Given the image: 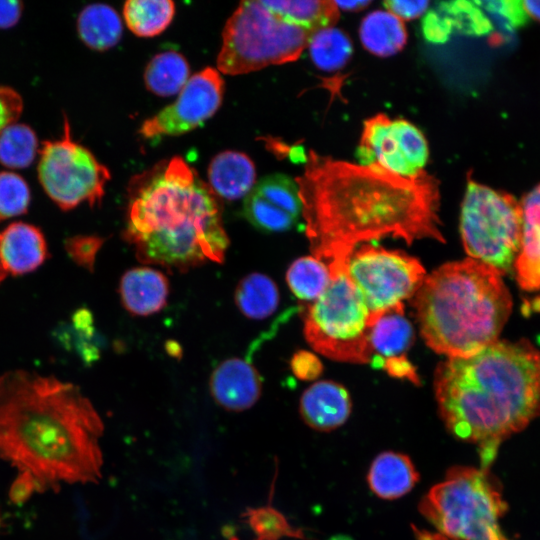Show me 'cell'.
<instances>
[{"label":"cell","instance_id":"cell-1","mask_svg":"<svg viewBox=\"0 0 540 540\" xmlns=\"http://www.w3.org/2000/svg\"><path fill=\"white\" fill-rule=\"evenodd\" d=\"M295 182L311 252L329 268L347 267L360 243L385 237L445 242L440 182L425 170L404 177L310 150Z\"/></svg>","mask_w":540,"mask_h":540},{"label":"cell","instance_id":"cell-2","mask_svg":"<svg viewBox=\"0 0 540 540\" xmlns=\"http://www.w3.org/2000/svg\"><path fill=\"white\" fill-rule=\"evenodd\" d=\"M103 432L77 386L23 370L0 377V460L18 472L16 501L64 483L98 482Z\"/></svg>","mask_w":540,"mask_h":540},{"label":"cell","instance_id":"cell-3","mask_svg":"<svg viewBox=\"0 0 540 540\" xmlns=\"http://www.w3.org/2000/svg\"><path fill=\"white\" fill-rule=\"evenodd\" d=\"M439 413L457 439L476 445L488 470L500 444L540 416V352L527 339L497 340L434 372Z\"/></svg>","mask_w":540,"mask_h":540},{"label":"cell","instance_id":"cell-4","mask_svg":"<svg viewBox=\"0 0 540 540\" xmlns=\"http://www.w3.org/2000/svg\"><path fill=\"white\" fill-rule=\"evenodd\" d=\"M125 236L140 261L178 269L222 263L229 245L215 194L178 156L131 180Z\"/></svg>","mask_w":540,"mask_h":540},{"label":"cell","instance_id":"cell-5","mask_svg":"<svg viewBox=\"0 0 540 540\" xmlns=\"http://www.w3.org/2000/svg\"><path fill=\"white\" fill-rule=\"evenodd\" d=\"M412 303L425 343L448 358L470 357L496 342L512 311L502 275L469 257L426 275Z\"/></svg>","mask_w":540,"mask_h":540},{"label":"cell","instance_id":"cell-6","mask_svg":"<svg viewBox=\"0 0 540 540\" xmlns=\"http://www.w3.org/2000/svg\"><path fill=\"white\" fill-rule=\"evenodd\" d=\"M418 510L433 531L416 529L417 540H509L499 525L507 503L486 469L452 466Z\"/></svg>","mask_w":540,"mask_h":540},{"label":"cell","instance_id":"cell-7","mask_svg":"<svg viewBox=\"0 0 540 540\" xmlns=\"http://www.w3.org/2000/svg\"><path fill=\"white\" fill-rule=\"evenodd\" d=\"M311 33L271 11L262 0L242 1L225 24L218 71L241 75L297 60Z\"/></svg>","mask_w":540,"mask_h":540},{"label":"cell","instance_id":"cell-8","mask_svg":"<svg viewBox=\"0 0 540 540\" xmlns=\"http://www.w3.org/2000/svg\"><path fill=\"white\" fill-rule=\"evenodd\" d=\"M323 294L308 308L304 335L321 355L340 362L370 364V312L347 268L329 270Z\"/></svg>","mask_w":540,"mask_h":540},{"label":"cell","instance_id":"cell-9","mask_svg":"<svg viewBox=\"0 0 540 540\" xmlns=\"http://www.w3.org/2000/svg\"><path fill=\"white\" fill-rule=\"evenodd\" d=\"M521 232L520 201L469 179L460 213V234L469 258L491 266L502 276L513 274Z\"/></svg>","mask_w":540,"mask_h":540},{"label":"cell","instance_id":"cell-10","mask_svg":"<svg viewBox=\"0 0 540 540\" xmlns=\"http://www.w3.org/2000/svg\"><path fill=\"white\" fill-rule=\"evenodd\" d=\"M38 176L45 192L63 210L83 202L91 207L100 203L110 179L108 169L71 138L66 118L62 137L43 144Z\"/></svg>","mask_w":540,"mask_h":540},{"label":"cell","instance_id":"cell-11","mask_svg":"<svg viewBox=\"0 0 540 540\" xmlns=\"http://www.w3.org/2000/svg\"><path fill=\"white\" fill-rule=\"evenodd\" d=\"M347 273L370 314L380 313L413 297L426 271L403 251L363 244L351 254Z\"/></svg>","mask_w":540,"mask_h":540},{"label":"cell","instance_id":"cell-12","mask_svg":"<svg viewBox=\"0 0 540 540\" xmlns=\"http://www.w3.org/2000/svg\"><path fill=\"white\" fill-rule=\"evenodd\" d=\"M356 155L360 165H378L411 177L424 170L428 145L412 123L379 113L364 122Z\"/></svg>","mask_w":540,"mask_h":540},{"label":"cell","instance_id":"cell-13","mask_svg":"<svg viewBox=\"0 0 540 540\" xmlns=\"http://www.w3.org/2000/svg\"><path fill=\"white\" fill-rule=\"evenodd\" d=\"M223 91L219 71L207 67L188 79L174 103L145 120L139 133L146 139L187 133L215 114Z\"/></svg>","mask_w":540,"mask_h":540},{"label":"cell","instance_id":"cell-14","mask_svg":"<svg viewBox=\"0 0 540 540\" xmlns=\"http://www.w3.org/2000/svg\"><path fill=\"white\" fill-rule=\"evenodd\" d=\"M243 214L253 226L264 232L292 229L302 217L295 180L284 174L262 178L245 197Z\"/></svg>","mask_w":540,"mask_h":540},{"label":"cell","instance_id":"cell-15","mask_svg":"<svg viewBox=\"0 0 540 540\" xmlns=\"http://www.w3.org/2000/svg\"><path fill=\"white\" fill-rule=\"evenodd\" d=\"M370 364L383 368L393 377L405 378L419 384L415 367L406 357L414 340L411 323L404 316V305L399 303L380 313L370 314Z\"/></svg>","mask_w":540,"mask_h":540},{"label":"cell","instance_id":"cell-16","mask_svg":"<svg viewBox=\"0 0 540 540\" xmlns=\"http://www.w3.org/2000/svg\"><path fill=\"white\" fill-rule=\"evenodd\" d=\"M210 390L216 402L225 409L246 410L260 397V375L248 361L231 358L213 371Z\"/></svg>","mask_w":540,"mask_h":540},{"label":"cell","instance_id":"cell-17","mask_svg":"<svg viewBox=\"0 0 540 540\" xmlns=\"http://www.w3.org/2000/svg\"><path fill=\"white\" fill-rule=\"evenodd\" d=\"M522 212L521 244L513 275L521 289H540V183L520 201Z\"/></svg>","mask_w":540,"mask_h":540},{"label":"cell","instance_id":"cell-18","mask_svg":"<svg viewBox=\"0 0 540 540\" xmlns=\"http://www.w3.org/2000/svg\"><path fill=\"white\" fill-rule=\"evenodd\" d=\"M351 398L342 385L320 381L301 396L299 410L304 422L317 431L329 432L343 425L351 414Z\"/></svg>","mask_w":540,"mask_h":540},{"label":"cell","instance_id":"cell-19","mask_svg":"<svg viewBox=\"0 0 540 540\" xmlns=\"http://www.w3.org/2000/svg\"><path fill=\"white\" fill-rule=\"evenodd\" d=\"M46 256V241L37 227L15 222L0 233V264L6 273L31 272L44 262Z\"/></svg>","mask_w":540,"mask_h":540},{"label":"cell","instance_id":"cell-20","mask_svg":"<svg viewBox=\"0 0 540 540\" xmlns=\"http://www.w3.org/2000/svg\"><path fill=\"white\" fill-rule=\"evenodd\" d=\"M168 293L167 278L149 267L132 268L121 278V301L134 315L146 316L160 311L166 305Z\"/></svg>","mask_w":540,"mask_h":540},{"label":"cell","instance_id":"cell-21","mask_svg":"<svg viewBox=\"0 0 540 540\" xmlns=\"http://www.w3.org/2000/svg\"><path fill=\"white\" fill-rule=\"evenodd\" d=\"M419 478L410 457L395 451H385L377 455L367 474L371 491L385 500H394L406 495L414 488Z\"/></svg>","mask_w":540,"mask_h":540},{"label":"cell","instance_id":"cell-22","mask_svg":"<svg viewBox=\"0 0 540 540\" xmlns=\"http://www.w3.org/2000/svg\"><path fill=\"white\" fill-rule=\"evenodd\" d=\"M208 179L215 195L226 200H237L246 197L255 186V165L242 152L223 151L210 162Z\"/></svg>","mask_w":540,"mask_h":540},{"label":"cell","instance_id":"cell-23","mask_svg":"<svg viewBox=\"0 0 540 540\" xmlns=\"http://www.w3.org/2000/svg\"><path fill=\"white\" fill-rule=\"evenodd\" d=\"M359 35L363 46L380 57L396 54L407 42L403 21L389 11L369 13L361 22Z\"/></svg>","mask_w":540,"mask_h":540},{"label":"cell","instance_id":"cell-24","mask_svg":"<svg viewBox=\"0 0 540 540\" xmlns=\"http://www.w3.org/2000/svg\"><path fill=\"white\" fill-rule=\"evenodd\" d=\"M77 30L80 39L91 49L104 51L114 47L122 36L118 13L106 4H91L79 14Z\"/></svg>","mask_w":540,"mask_h":540},{"label":"cell","instance_id":"cell-25","mask_svg":"<svg viewBox=\"0 0 540 540\" xmlns=\"http://www.w3.org/2000/svg\"><path fill=\"white\" fill-rule=\"evenodd\" d=\"M263 3L282 19L300 26L310 33L332 27L339 18L335 1L328 0H262Z\"/></svg>","mask_w":540,"mask_h":540},{"label":"cell","instance_id":"cell-26","mask_svg":"<svg viewBox=\"0 0 540 540\" xmlns=\"http://www.w3.org/2000/svg\"><path fill=\"white\" fill-rule=\"evenodd\" d=\"M280 295L275 282L258 272L245 276L235 291V302L246 317L262 320L278 308Z\"/></svg>","mask_w":540,"mask_h":540},{"label":"cell","instance_id":"cell-27","mask_svg":"<svg viewBox=\"0 0 540 540\" xmlns=\"http://www.w3.org/2000/svg\"><path fill=\"white\" fill-rule=\"evenodd\" d=\"M190 69L185 57L173 50L155 55L144 72L146 88L155 95L167 97L179 93L187 83Z\"/></svg>","mask_w":540,"mask_h":540},{"label":"cell","instance_id":"cell-28","mask_svg":"<svg viewBox=\"0 0 540 540\" xmlns=\"http://www.w3.org/2000/svg\"><path fill=\"white\" fill-rule=\"evenodd\" d=\"M174 13L175 4L170 0H129L123 8L128 28L140 37H152L163 32Z\"/></svg>","mask_w":540,"mask_h":540},{"label":"cell","instance_id":"cell-29","mask_svg":"<svg viewBox=\"0 0 540 540\" xmlns=\"http://www.w3.org/2000/svg\"><path fill=\"white\" fill-rule=\"evenodd\" d=\"M307 47L314 65L326 72L343 68L353 52L350 39L335 27H326L312 32Z\"/></svg>","mask_w":540,"mask_h":540},{"label":"cell","instance_id":"cell-30","mask_svg":"<svg viewBox=\"0 0 540 540\" xmlns=\"http://www.w3.org/2000/svg\"><path fill=\"white\" fill-rule=\"evenodd\" d=\"M286 281L293 294L305 301L317 300L330 281L328 267L312 256L296 259L288 268Z\"/></svg>","mask_w":540,"mask_h":540},{"label":"cell","instance_id":"cell-31","mask_svg":"<svg viewBox=\"0 0 540 540\" xmlns=\"http://www.w3.org/2000/svg\"><path fill=\"white\" fill-rule=\"evenodd\" d=\"M38 141L25 124H10L0 132V163L19 169L28 167L35 158Z\"/></svg>","mask_w":540,"mask_h":540},{"label":"cell","instance_id":"cell-32","mask_svg":"<svg viewBox=\"0 0 540 540\" xmlns=\"http://www.w3.org/2000/svg\"><path fill=\"white\" fill-rule=\"evenodd\" d=\"M241 517L253 531V540H280L283 537H299L300 535L271 505L249 507Z\"/></svg>","mask_w":540,"mask_h":540},{"label":"cell","instance_id":"cell-33","mask_svg":"<svg viewBox=\"0 0 540 540\" xmlns=\"http://www.w3.org/2000/svg\"><path fill=\"white\" fill-rule=\"evenodd\" d=\"M30 202L26 181L13 172H0V219L25 213Z\"/></svg>","mask_w":540,"mask_h":540},{"label":"cell","instance_id":"cell-34","mask_svg":"<svg viewBox=\"0 0 540 540\" xmlns=\"http://www.w3.org/2000/svg\"><path fill=\"white\" fill-rule=\"evenodd\" d=\"M478 4L488 11L501 27L508 32L527 22L528 16L522 6V1H482L478 2Z\"/></svg>","mask_w":540,"mask_h":540},{"label":"cell","instance_id":"cell-35","mask_svg":"<svg viewBox=\"0 0 540 540\" xmlns=\"http://www.w3.org/2000/svg\"><path fill=\"white\" fill-rule=\"evenodd\" d=\"M104 240L97 236H76L66 241L65 247L79 265L92 270L95 257Z\"/></svg>","mask_w":540,"mask_h":540},{"label":"cell","instance_id":"cell-36","mask_svg":"<svg viewBox=\"0 0 540 540\" xmlns=\"http://www.w3.org/2000/svg\"><path fill=\"white\" fill-rule=\"evenodd\" d=\"M23 102L20 95L9 87L0 86V132L20 116Z\"/></svg>","mask_w":540,"mask_h":540},{"label":"cell","instance_id":"cell-37","mask_svg":"<svg viewBox=\"0 0 540 540\" xmlns=\"http://www.w3.org/2000/svg\"><path fill=\"white\" fill-rule=\"evenodd\" d=\"M291 369L294 375L301 380L316 379L323 370L320 359L308 351H298L291 359Z\"/></svg>","mask_w":540,"mask_h":540},{"label":"cell","instance_id":"cell-38","mask_svg":"<svg viewBox=\"0 0 540 540\" xmlns=\"http://www.w3.org/2000/svg\"><path fill=\"white\" fill-rule=\"evenodd\" d=\"M429 4V1L390 0L384 2L387 10L402 21L419 17L427 10Z\"/></svg>","mask_w":540,"mask_h":540},{"label":"cell","instance_id":"cell-39","mask_svg":"<svg viewBox=\"0 0 540 540\" xmlns=\"http://www.w3.org/2000/svg\"><path fill=\"white\" fill-rule=\"evenodd\" d=\"M450 27L449 20H444L435 12H430L424 20L423 31L430 41L442 42L448 38Z\"/></svg>","mask_w":540,"mask_h":540},{"label":"cell","instance_id":"cell-40","mask_svg":"<svg viewBox=\"0 0 540 540\" xmlns=\"http://www.w3.org/2000/svg\"><path fill=\"white\" fill-rule=\"evenodd\" d=\"M23 5L20 1H0V28L15 25L21 17Z\"/></svg>","mask_w":540,"mask_h":540},{"label":"cell","instance_id":"cell-41","mask_svg":"<svg viewBox=\"0 0 540 540\" xmlns=\"http://www.w3.org/2000/svg\"><path fill=\"white\" fill-rule=\"evenodd\" d=\"M522 6L528 17H532L540 22V0L536 1H522Z\"/></svg>","mask_w":540,"mask_h":540},{"label":"cell","instance_id":"cell-42","mask_svg":"<svg viewBox=\"0 0 540 540\" xmlns=\"http://www.w3.org/2000/svg\"><path fill=\"white\" fill-rule=\"evenodd\" d=\"M370 1H335L338 9H344L349 11L360 10L367 7Z\"/></svg>","mask_w":540,"mask_h":540},{"label":"cell","instance_id":"cell-43","mask_svg":"<svg viewBox=\"0 0 540 540\" xmlns=\"http://www.w3.org/2000/svg\"><path fill=\"white\" fill-rule=\"evenodd\" d=\"M329 540H352V539L347 536L337 535V536L332 537Z\"/></svg>","mask_w":540,"mask_h":540},{"label":"cell","instance_id":"cell-44","mask_svg":"<svg viewBox=\"0 0 540 540\" xmlns=\"http://www.w3.org/2000/svg\"><path fill=\"white\" fill-rule=\"evenodd\" d=\"M6 274L7 273L4 271V269L2 268L0 264V282L5 278Z\"/></svg>","mask_w":540,"mask_h":540}]
</instances>
